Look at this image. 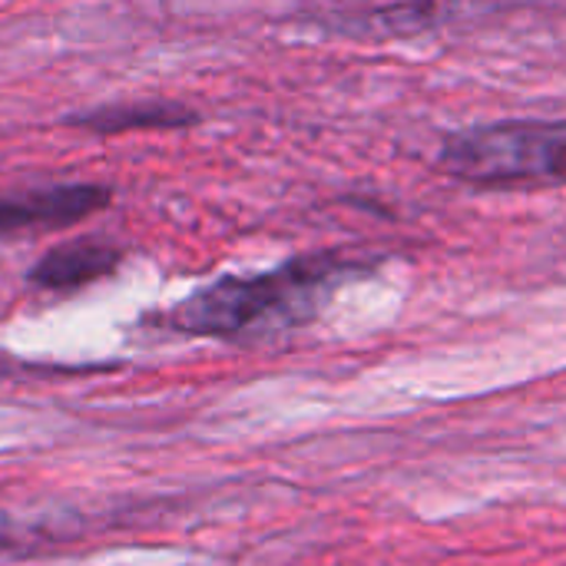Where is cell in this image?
<instances>
[{"label":"cell","instance_id":"cell-1","mask_svg":"<svg viewBox=\"0 0 566 566\" xmlns=\"http://www.w3.org/2000/svg\"><path fill=\"white\" fill-rule=\"evenodd\" d=\"M352 272L355 265L335 255H305L272 272L226 275L172 305L163 322L182 335L202 338H249L289 332L312 322Z\"/></svg>","mask_w":566,"mask_h":566},{"label":"cell","instance_id":"cell-2","mask_svg":"<svg viewBox=\"0 0 566 566\" xmlns=\"http://www.w3.org/2000/svg\"><path fill=\"white\" fill-rule=\"evenodd\" d=\"M438 166L471 186H566V119H517L454 133Z\"/></svg>","mask_w":566,"mask_h":566},{"label":"cell","instance_id":"cell-3","mask_svg":"<svg viewBox=\"0 0 566 566\" xmlns=\"http://www.w3.org/2000/svg\"><path fill=\"white\" fill-rule=\"evenodd\" d=\"M113 202L109 186L99 182H53L40 189L0 192V235L33 229H66Z\"/></svg>","mask_w":566,"mask_h":566},{"label":"cell","instance_id":"cell-4","mask_svg":"<svg viewBox=\"0 0 566 566\" xmlns=\"http://www.w3.org/2000/svg\"><path fill=\"white\" fill-rule=\"evenodd\" d=\"M123 262V249L106 239H73L36 259L27 282L43 292H76L113 275Z\"/></svg>","mask_w":566,"mask_h":566},{"label":"cell","instance_id":"cell-5","mask_svg":"<svg viewBox=\"0 0 566 566\" xmlns=\"http://www.w3.org/2000/svg\"><path fill=\"white\" fill-rule=\"evenodd\" d=\"M199 116L186 103L169 99H146V103H116L96 106L90 113L70 116V126L96 133V136H119V133H156V129H186Z\"/></svg>","mask_w":566,"mask_h":566},{"label":"cell","instance_id":"cell-6","mask_svg":"<svg viewBox=\"0 0 566 566\" xmlns=\"http://www.w3.org/2000/svg\"><path fill=\"white\" fill-rule=\"evenodd\" d=\"M10 371H13V368H10V361H7V358L0 355V378H7Z\"/></svg>","mask_w":566,"mask_h":566}]
</instances>
